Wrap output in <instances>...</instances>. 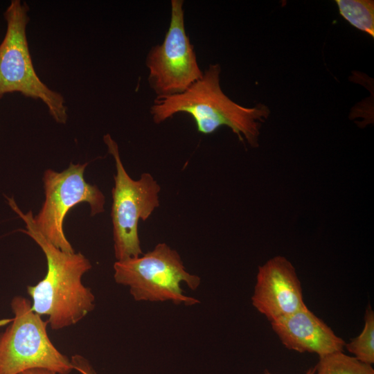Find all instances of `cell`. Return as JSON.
<instances>
[{
	"label": "cell",
	"mask_w": 374,
	"mask_h": 374,
	"mask_svg": "<svg viewBox=\"0 0 374 374\" xmlns=\"http://www.w3.org/2000/svg\"><path fill=\"white\" fill-rule=\"evenodd\" d=\"M169 27L161 44L147 54L148 82L156 98L184 92L203 75L186 33L183 0L171 1Z\"/></svg>",
	"instance_id": "8"
},
{
	"label": "cell",
	"mask_w": 374,
	"mask_h": 374,
	"mask_svg": "<svg viewBox=\"0 0 374 374\" xmlns=\"http://www.w3.org/2000/svg\"><path fill=\"white\" fill-rule=\"evenodd\" d=\"M344 347L359 361L370 365L374 363V312L370 305L366 310L362 331Z\"/></svg>",
	"instance_id": "13"
},
{
	"label": "cell",
	"mask_w": 374,
	"mask_h": 374,
	"mask_svg": "<svg viewBox=\"0 0 374 374\" xmlns=\"http://www.w3.org/2000/svg\"><path fill=\"white\" fill-rule=\"evenodd\" d=\"M315 374H374L372 365L359 361L343 351L319 356Z\"/></svg>",
	"instance_id": "11"
},
{
	"label": "cell",
	"mask_w": 374,
	"mask_h": 374,
	"mask_svg": "<svg viewBox=\"0 0 374 374\" xmlns=\"http://www.w3.org/2000/svg\"><path fill=\"white\" fill-rule=\"evenodd\" d=\"M264 374H273V373H270L267 370H265V372H264ZM305 374H315V368H314V367L310 368Z\"/></svg>",
	"instance_id": "16"
},
{
	"label": "cell",
	"mask_w": 374,
	"mask_h": 374,
	"mask_svg": "<svg viewBox=\"0 0 374 374\" xmlns=\"http://www.w3.org/2000/svg\"><path fill=\"white\" fill-rule=\"evenodd\" d=\"M221 66L211 64L200 79L184 92L164 98H155L150 107L154 123H161L179 113L194 120L198 132L209 134L222 126L229 127L242 143L258 146L261 123L269 117V108L261 103L245 107L230 99L222 91Z\"/></svg>",
	"instance_id": "2"
},
{
	"label": "cell",
	"mask_w": 374,
	"mask_h": 374,
	"mask_svg": "<svg viewBox=\"0 0 374 374\" xmlns=\"http://www.w3.org/2000/svg\"><path fill=\"white\" fill-rule=\"evenodd\" d=\"M116 283L129 287L137 301H171L176 305H193L199 301L184 294V283L193 290L200 285V278L189 273L178 252L166 243L139 257L116 260L114 264Z\"/></svg>",
	"instance_id": "4"
},
{
	"label": "cell",
	"mask_w": 374,
	"mask_h": 374,
	"mask_svg": "<svg viewBox=\"0 0 374 374\" xmlns=\"http://www.w3.org/2000/svg\"><path fill=\"white\" fill-rule=\"evenodd\" d=\"M341 16L350 25L374 37V1L336 0Z\"/></svg>",
	"instance_id": "12"
},
{
	"label": "cell",
	"mask_w": 374,
	"mask_h": 374,
	"mask_svg": "<svg viewBox=\"0 0 374 374\" xmlns=\"http://www.w3.org/2000/svg\"><path fill=\"white\" fill-rule=\"evenodd\" d=\"M87 166V163H70L62 172L46 170L42 177L45 199L39 213L33 216L38 231L54 246L67 253L75 252L64 232L67 213L80 203L89 204L91 216L105 211L104 194L84 177Z\"/></svg>",
	"instance_id": "7"
},
{
	"label": "cell",
	"mask_w": 374,
	"mask_h": 374,
	"mask_svg": "<svg viewBox=\"0 0 374 374\" xmlns=\"http://www.w3.org/2000/svg\"><path fill=\"white\" fill-rule=\"evenodd\" d=\"M29 11L26 1L12 0L3 13L6 31L0 44V100L15 92L40 100L56 123L65 124L68 113L64 96L44 84L33 66L26 35Z\"/></svg>",
	"instance_id": "3"
},
{
	"label": "cell",
	"mask_w": 374,
	"mask_h": 374,
	"mask_svg": "<svg viewBox=\"0 0 374 374\" xmlns=\"http://www.w3.org/2000/svg\"><path fill=\"white\" fill-rule=\"evenodd\" d=\"M271 326L287 349L319 356L343 351L346 342L307 306L271 321Z\"/></svg>",
	"instance_id": "10"
},
{
	"label": "cell",
	"mask_w": 374,
	"mask_h": 374,
	"mask_svg": "<svg viewBox=\"0 0 374 374\" xmlns=\"http://www.w3.org/2000/svg\"><path fill=\"white\" fill-rule=\"evenodd\" d=\"M251 301L270 322L306 306L301 282L287 259L275 256L258 267Z\"/></svg>",
	"instance_id": "9"
},
{
	"label": "cell",
	"mask_w": 374,
	"mask_h": 374,
	"mask_svg": "<svg viewBox=\"0 0 374 374\" xmlns=\"http://www.w3.org/2000/svg\"><path fill=\"white\" fill-rule=\"evenodd\" d=\"M103 141L115 162L111 217L114 256L121 261L143 254L139 222L146 220L159 206L161 187L149 172L133 179L123 164L117 143L109 134L103 136Z\"/></svg>",
	"instance_id": "5"
},
{
	"label": "cell",
	"mask_w": 374,
	"mask_h": 374,
	"mask_svg": "<svg viewBox=\"0 0 374 374\" xmlns=\"http://www.w3.org/2000/svg\"><path fill=\"white\" fill-rule=\"evenodd\" d=\"M73 369L81 374H97L87 359L80 355H74L71 358Z\"/></svg>",
	"instance_id": "14"
},
{
	"label": "cell",
	"mask_w": 374,
	"mask_h": 374,
	"mask_svg": "<svg viewBox=\"0 0 374 374\" xmlns=\"http://www.w3.org/2000/svg\"><path fill=\"white\" fill-rule=\"evenodd\" d=\"M7 200L26 224L21 231L39 245L46 259L44 278L27 287L32 310L41 317L47 315L53 330L77 323L95 308L94 295L82 283L83 274L92 267L90 261L80 252L67 253L57 248L36 228L32 211L24 213L12 197Z\"/></svg>",
	"instance_id": "1"
},
{
	"label": "cell",
	"mask_w": 374,
	"mask_h": 374,
	"mask_svg": "<svg viewBox=\"0 0 374 374\" xmlns=\"http://www.w3.org/2000/svg\"><path fill=\"white\" fill-rule=\"evenodd\" d=\"M20 374H57V373L44 368H33L25 371Z\"/></svg>",
	"instance_id": "15"
},
{
	"label": "cell",
	"mask_w": 374,
	"mask_h": 374,
	"mask_svg": "<svg viewBox=\"0 0 374 374\" xmlns=\"http://www.w3.org/2000/svg\"><path fill=\"white\" fill-rule=\"evenodd\" d=\"M10 305L14 318L0 334V374H20L33 368L69 374L73 370L71 359L50 340L48 321L32 310L25 297L15 296Z\"/></svg>",
	"instance_id": "6"
}]
</instances>
